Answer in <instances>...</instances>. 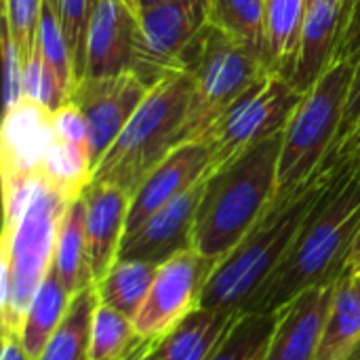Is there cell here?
<instances>
[{"label":"cell","mask_w":360,"mask_h":360,"mask_svg":"<svg viewBox=\"0 0 360 360\" xmlns=\"http://www.w3.org/2000/svg\"><path fill=\"white\" fill-rule=\"evenodd\" d=\"M2 333L21 338L23 319L40 285L53 270L59 226L74 198H70L42 171L2 173Z\"/></svg>","instance_id":"6da1fadb"},{"label":"cell","mask_w":360,"mask_h":360,"mask_svg":"<svg viewBox=\"0 0 360 360\" xmlns=\"http://www.w3.org/2000/svg\"><path fill=\"white\" fill-rule=\"evenodd\" d=\"M346 154L333 150L302 188L276 196L257 226L215 266L200 297V308L243 314L278 272L306 219L338 175Z\"/></svg>","instance_id":"7a4b0ae2"},{"label":"cell","mask_w":360,"mask_h":360,"mask_svg":"<svg viewBox=\"0 0 360 360\" xmlns=\"http://www.w3.org/2000/svg\"><path fill=\"white\" fill-rule=\"evenodd\" d=\"M327 192L306 219L278 272L268 281L247 312H276L306 289L333 285L348 270L360 234V177L348 150Z\"/></svg>","instance_id":"3957f363"},{"label":"cell","mask_w":360,"mask_h":360,"mask_svg":"<svg viewBox=\"0 0 360 360\" xmlns=\"http://www.w3.org/2000/svg\"><path fill=\"white\" fill-rule=\"evenodd\" d=\"M285 131L205 177L194 221V249L219 264L266 215L278 190Z\"/></svg>","instance_id":"277c9868"},{"label":"cell","mask_w":360,"mask_h":360,"mask_svg":"<svg viewBox=\"0 0 360 360\" xmlns=\"http://www.w3.org/2000/svg\"><path fill=\"white\" fill-rule=\"evenodd\" d=\"M192 91L194 84L188 72L179 70L160 78L97 162L91 181L114 184L133 196L146 175L184 143Z\"/></svg>","instance_id":"5b68a950"},{"label":"cell","mask_w":360,"mask_h":360,"mask_svg":"<svg viewBox=\"0 0 360 360\" xmlns=\"http://www.w3.org/2000/svg\"><path fill=\"white\" fill-rule=\"evenodd\" d=\"M179 70L188 72L194 84L184 143L202 139L240 95L272 72L259 51L209 23L188 44Z\"/></svg>","instance_id":"8992f818"},{"label":"cell","mask_w":360,"mask_h":360,"mask_svg":"<svg viewBox=\"0 0 360 360\" xmlns=\"http://www.w3.org/2000/svg\"><path fill=\"white\" fill-rule=\"evenodd\" d=\"M354 70V61L331 63L316 84L304 93L285 129L276 196H287L310 181L335 148Z\"/></svg>","instance_id":"52a82bcc"},{"label":"cell","mask_w":360,"mask_h":360,"mask_svg":"<svg viewBox=\"0 0 360 360\" xmlns=\"http://www.w3.org/2000/svg\"><path fill=\"white\" fill-rule=\"evenodd\" d=\"M302 97L304 93L274 72L259 78L202 137L211 148V171L283 133Z\"/></svg>","instance_id":"ba28073f"},{"label":"cell","mask_w":360,"mask_h":360,"mask_svg":"<svg viewBox=\"0 0 360 360\" xmlns=\"http://www.w3.org/2000/svg\"><path fill=\"white\" fill-rule=\"evenodd\" d=\"M207 23V2L158 4L139 8L133 70L148 86L171 72H179L181 57Z\"/></svg>","instance_id":"9c48e42d"},{"label":"cell","mask_w":360,"mask_h":360,"mask_svg":"<svg viewBox=\"0 0 360 360\" xmlns=\"http://www.w3.org/2000/svg\"><path fill=\"white\" fill-rule=\"evenodd\" d=\"M215 266V262L207 259L196 249L179 253L162 264L139 314L133 321L137 333L143 340L158 342L188 314L200 308L202 291Z\"/></svg>","instance_id":"30bf717a"},{"label":"cell","mask_w":360,"mask_h":360,"mask_svg":"<svg viewBox=\"0 0 360 360\" xmlns=\"http://www.w3.org/2000/svg\"><path fill=\"white\" fill-rule=\"evenodd\" d=\"M150 89L152 86H148L135 72L112 78H84L74 86L70 103H74L86 118L93 169L133 118Z\"/></svg>","instance_id":"8fae6325"},{"label":"cell","mask_w":360,"mask_h":360,"mask_svg":"<svg viewBox=\"0 0 360 360\" xmlns=\"http://www.w3.org/2000/svg\"><path fill=\"white\" fill-rule=\"evenodd\" d=\"M211 173V148L205 139L188 141L175 148L158 167H154L131 196L127 236L148 221L162 207L192 190ZM124 236V238H127Z\"/></svg>","instance_id":"7c38bea8"},{"label":"cell","mask_w":360,"mask_h":360,"mask_svg":"<svg viewBox=\"0 0 360 360\" xmlns=\"http://www.w3.org/2000/svg\"><path fill=\"white\" fill-rule=\"evenodd\" d=\"M205 179L162 207L122 240L118 259H137L162 266L179 253L194 249V221Z\"/></svg>","instance_id":"4fadbf2b"},{"label":"cell","mask_w":360,"mask_h":360,"mask_svg":"<svg viewBox=\"0 0 360 360\" xmlns=\"http://www.w3.org/2000/svg\"><path fill=\"white\" fill-rule=\"evenodd\" d=\"M135 38L137 13L122 0H97L86 32L84 78H112L131 72Z\"/></svg>","instance_id":"5bb4252c"},{"label":"cell","mask_w":360,"mask_h":360,"mask_svg":"<svg viewBox=\"0 0 360 360\" xmlns=\"http://www.w3.org/2000/svg\"><path fill=\"white\" fill-rule=\"evenodd\" d=\"M335 285L338 283L306 289L276 310L278 319L266 360H316Z\"/></svg>","instance_id":"9a60e30c"},{"label":"cell","mask_w":360,"mask_h":360,"mask_svg":"<svg viewBox=\"0 0 360 360\" xmlns=\"http://www.w3.org/2000/svg\"><path fill=\"white\" fill-rule=\"evenodd\" d=\"M86 209V238L95 285L118 259L127 236L131 194L114 184L91 181L80 194Z\"/></svg>","instance_id":"2e32d148"},{"label":"cell","mask_w":360,"mask_h":360,"mask_svg":"<svg viewBox=\"0 0 360 360\" xmlns=\"http://www.w3.org/2000/svg\"><path fill=\"white\" fill-rule=\"evenodd\" d=\"M53 137V112L21 99L4 110L2 124V173L42 171V162Z\"/></svg>","instance_id":"e0dca14e"},{"label":"cell","mask_w":360,"mask_h":360,"mask_svg":"<svg viewBox=\"0 0 360 360\" xmlns=\"http://www.w3.org/2000/svg\"><path fill=\"white\" fill-rule=\"evenodd\" d=\"M344 0H312L302 36L295 49V57L289 72V82L300 91L308 93L316 80L333 63V51L340 30Z\"/></svg>","instance_id":"ac0fdd59"},{"label":"cell","mask_w":360,"mask_h":360,"mask_svg":"<svg viewBox=\"0 0 360 360\" xmlns=\"http://www.w3.org/2000/svg\"><path fill=\"white\" fill-rule=\"evenodd\" d=\"M236 319L234 312L196 308L156 344L154 360H209Z\"/></svg>","instance_id":"d6986e66"},{"label":"cell","mask_w":360,"mask_h":360,"mask_svg":"<svg viewBox=\"0 0 360 360\" xmlns=\"http://www.w3.org/2000/svg\"><path fill=\"white\" fill-rule=\"evenodd\" d=\"M53 270L57 272L63 287L78 295L80 291L95 285L91 272V253L86 238V209L82 196L74 198L65 209V215L59 226L55 262Z\"/></svg>","instance_id":"ffe728a7"},{"label":"cell","mask_w":360,"mask_h":360,"mask_svg":"<svg viewBox=\"0 0 360 360\" xmlns=\"http://www.w3.org/2000/svg\"><path fill=\"white\" fill-rule=\"evenodd\" d=\"M360 342V285L346 270L335 285L333 304L323 329L316 360H348Z\"/></svg>","instance_id":"44dd1931"},{"label":"cell","mask_w":360,"mask_h":360,"mask_svg":"<svg viewBox=\"0 0 360 360\" xmlns=\"http://www.w3.org/2000/svg\"><path fill=\"white\" fill-rule=\"evenodd\" d=\"M312 0H266V57L274 74L289 80L295 49Z\"/></svg>","instance_id":"7402d4cb"},{"label":"cell","mask_w":360,"mask_h":360,"mask_svg":"<svg viewBox=\"0 0 360 360\" xmlns=\"http://www.w3.org/2000/svg\"><path fill=\"white\" fill-rule=\"evenodd\" d=\"M158 268L160 266L148 262L116 259L108 274L95 285L99 304L135 321L154 285Z\"/></svg>","instance_id":"603a6c76"},{"label":"cell","mask_w":360,"mask_h":360,"mask_svg":"<svg viewBox=\"0 0 360 360\" xmlns=\"http://www.w3.org/2000/svg\"><path fill=\"white\" fill-rule=\"evenodd\" d=\"M74 295L63 287L57 272L51 270L44 283L40 285L21 327V344L30 359L36 360L57 327L61 325L63 316L68 314V308L72 304Z\"/></svg>","instance_id":"cb8c5ba5"},{"label":"cell","mask_w":360,"mask_h":360,"mask_svg":"<svg viewBox=\"0 0 360 360\" xmlns=\"http://www.w3.org/2000/svg\"><path fill=\"white\" fill-rule=\"evenodd\" d=\"M97 302L95 285L74 295L68 314L36 360H91V331Z\"/></svg>","instance_id":"d4e9b609"},{"label":"cell","mask_w":360,"mask_h":360,"mask_svg":"<svg viewBox=\"0 0 360 360\" xmlns=\"http://www.w3.org/2000/svg\"><path fill=\"white\" fill-rule=\"evenodd\" d=\"M152 340H143L135 323L97 302L91 331V360H135Z\"/></svg>","instance_id":"484cf974"},{"label":"cell","mask_w":360,"mask_h":360,"mask_svg":"<svg viewBox=\"0 0 360 360\" xmlns=\"http://www.w3.org/2000/svg\"><path fill=\"white\" fill-rule=\"evenodd\" d=\"M207 23L266 57V0H207Z\"/></svg>","instance_id":"4316f807"},{"label":"cell","mask_w":360,"mask_h":360,"mask_svg":"<svg viewBox=\"0 0 360 360\" xmlns=\"http://www.w3.org/2000/svg\"><path fill=\"white\" fill-rule=\"evenodd\" d=\"M276 312H243L209 360H266Z\"/></svg>","instance_id":"83f0119b"},{"label":"cell","mask_w":360,"mask_h":360,"mask_svg":"<svg viewBox=\"0 0 360 360\" xmlns=\"http://www.w3.org/2000/svg\"><path fill=\"white\" fill-rule=\"evenodd\" d=\"M36 49L42 53L44 61L51 65L55 72L61 89L70 95L76 86V72H74V61L70 55V46L63 36V27L59 21V8L53 6L51 2H42V15H40V27H38V38H36Z\"/></svg>","instance_id":"f1b7e54d"},{"label":"cell","mask_w":360,"mask_h":360,"mask_svg":"<svg viewBox=\"0 0 360 360\" xmlns=\"http://www.w3.org/2000/svg\"><path fill=\"white\" fill-rule=\"evenodd\" d=\"M40 15L42 0H2V25L8 30L23 61H27L36 49Z\"/></svg>","instance_id":"f546056e"},{"label":"cell","mask_w":360,"mask_h":360,"mask_svg":"<svg viewBox=\"0 0 360 360\" xmlns=\"http://www.w3.org/2000/svg\"><path fill=\"white\" fill-rule=\"evenodd\" d=\"M97 0H59V21L63 27L65 42L74 61L76 84L84 78V53H86V32L91 15Z\"/></svg>","instance_id":"4dcf8cb0"},{"label":"cell","mask_w":360,"mask_h":360,"mask_svg":"<svg viewBox=\"0 0 360 360\" xmlns=\"http://www.w3.org/2000/svg\"><path fill=\"white\" fill-rule=\"evenodd\" d=\"M23 97L46 108L49 112H57L68 103V95L61 89L55 72L44 61L42 53L34 49L32 57L25 61L23 70Z\"/></svg>","instance_id":"1f68e13d"},{"label":"cell","mask_w":360,"mask_h":360,"mask_svg":"<svg viewBox=\"0 0 360 360\" xmlns=\"http://www.w3.org/2000/svg\"><path fill=\"white\" fill-rule=\"evenodd\" d=\"M2 76H4V110H11L23 99V70L25 61L13 42L8 30L2 25Z\"/></svg>","instance_id":"d6a6232c"},{"label":"cell","mask_w":360,"mask_h":360,"mask_svg":"<svg viewBox=\"0 0 360 360\" xmlns=\"http://www.w3.org/2000/svg\"><path fill=\"white\" fill-rule=\"evenodd\" d=\"M360 59V0H344L340 30L333 51V63Z\"/></svg>","instance_id":"836d02e7"},{"label":"cell","mask_w":360,"mask_h":360,"mask_svg":"<svg viewBox=\"0 0 360 360\" xmlns=\"http://www.w3.org/2000/svg\"><path fill=\"white\" fill-rule=\"evenodd\" d=\"M360 127V59L356 61V70H354V80H352V89L348 95V103H346V112H344V120L340 127V135H338V143H342L346 137H350Z\"/></svg>","instance_id":"e575fe53"},{"label":"cell","mask_w":360,"mask_h":360,"mask_svg":"<svg viewBox=\"0 0 360 360\" xmlns=\"http://www.w3.org/2000/svg\"><path fill=\"white\" fill-rule=\"evenodd\" d=\"M0 360H32L25 352L21 338L13 333H2V354Z\"/></svg>","instance_id":"d590c367"},{"label":"cell","mask_w":360,"mask_h":360,"mask_svg":"<svg viewBox=\"0 0 360 360\" xmlns=\"http://www.w3.org/2000/svg\"><path fill=\"white\" fill-rule=\"evenodd\" d=\"M335 148H344V150H348L350 154H352V158H354V169H356V175L360 177V127L350 135V137H346L342 143H338ZM333 148V150H335Z\"/></svg>","instance_id":"8d00e7d4"},{"label":"cell","mask_w":360,"mask_h":360,"mask_svg":"<svg viewBox=\"0 0 360 360\" xmlns=\"http://www.w3.org/2000/svg\"><path fill=\"white\" fill-rule=\"evenodd\" d=\"M198 2H207V0H137L139 8L158 6V4H198Z\"/></svg>","instance_id":"74e56055"},{"label":"cell","mask_w":360,"mask_h":360,"mask_svg":"<svg viewBox=\"0 0 360 360\" xmlns=\"http://www.w3.org/2000/svg\"><path fill=\"white\" fill-rule=\"evenodd\" d=\"M360 266V234L352 247V253H350V262H348V270H354Z\"/></svg>","instance_id":"f35d334b"},{"label":"cell","mask_w":360,"mask_h":360,"mask_svg":"<svg viewBox=\"0 0 360 360\" xmlns=\"http://www.w3.org/2000/svg\"><path fill=\"white\" fill-rule=\"evenodd\" d=\"M158 342H160V340H158ZM158 342H150L135 360H154V350H156V344H158Z\"/></svg>","instance_id":"ab89813d"},{"label":"cell","mask_w":360,"mask_h":360,"mask_svg":"<svg viewBox=\"0 0 360 360\" xmlns=\"http://www.w3.org/2000/svg\"><path fill=\"white\" fill-rule=\"evenodd\" d=\"M348 360H360V342H359V346L352 350V354L348 356Z\"/></svg>","instance_id":"60d3db41"},{"label":"cell","mask_w":360,"mask_h":360,"mask_svg":"<svg viewBox=\"0 0 360 360\" xmlns=\"http://www.w3.org/2000/svg\"><path fill=\"white\" fill-rule=\"evenodd\" d=\"M122 2H127L135 13H139V4H137V0H122Z\"/></svg>","instance_id":"b9f144b4"},{"label":"cell","mask_w":360,"mask_h":360,"mask_svg":"<svg viewBox=\"0 0 360 360\" xmlns=\"http://www.w3.org/2000/svg\"><path fill=\"white\" fill-rule=\"evenodd\" d=\"M352 272H354V276H356V281H359V285H360V266L359 268H354Z\"/></svg>","instance_id":"7bdbcfd3"},{"label":"cell","mask_w":360,"mask_h":360,"mask_svg":"<svg viewBox=\"0 0 360 360\" xmlns=\"http://www.w3.org/2000/svg\"><path fill=\"white\" fill-rule=\"evenodd\" d=\"M42 2H51L53 6H57V8H59V0H42Z\"/></svg>","instance_id":"ee69618b"}]
</instances>
